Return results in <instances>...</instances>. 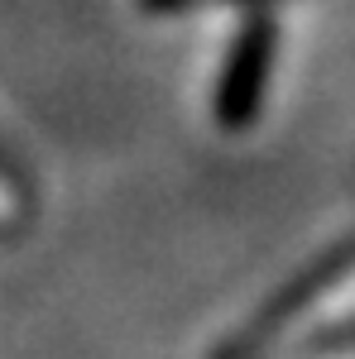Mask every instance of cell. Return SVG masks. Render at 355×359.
I'll use <instances>...</instances> for the list:
<instances>
[{"instance_id":"1","label":"cell","mask_w":355,"mask_h":359,"mask_svg":"<svg viewBox=\"0 0 355 359\" xmlns=\"http://www.w3.org/2000/svg\"><path fill=\"white\" fill-rule=\"evenodd\" d=\"M351 264H355V240L327 249V254H317V259H312V264H307V269H302L293 283H283L269 302L259 306V316H254V321H245V331L226 345V355H221V359H250V355H259L273 335L288 331V321H293L298 311H307V306L317 302L331 283H341Z\"/></svg>"},{"instance_id":"2","label":"cell","mask_w":355,"mask_h":359,"mask_svg":"<svg viewBox=\"0 0 355 359\" xmlns=\"http://www.w3.org/2000/svg\"><path fill=\"white\" fill-rule=\"evenodd\" d=\"M269 67H273V20L254 15L240 25L226 67H221V86H217V120L221 130H245L259 115L264 86H269Z\"/></svg>"},{"instance_id":"3","label":"cell","mask_w":355,"mask_h":359,"mask_svg":"<svg viewBox=\"0 0 355 359\" xmlns=\"http://www.w3.org/2000/svg\"><path fill=\"white\" fill-rule=\"evenodd\" d=\"M144 10H154V15H168V10H197V5H207V0H139Z\"/></svg>"}]
</instances>
